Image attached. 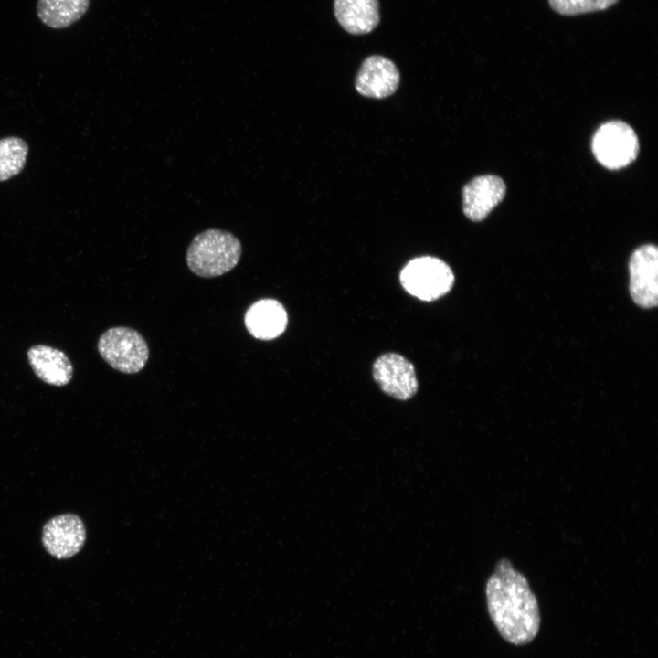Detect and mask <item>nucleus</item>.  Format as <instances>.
I'll use <instances>...</instances> for the list:
<instances>
[{"label":"nucleus","instance_id":"nucleus-1","mask_svg":"<svg viewBox=\"0 0 658 658\" xmlns=\"http://www.w3.org/2000/svg\"><path fill=\"white\" fill-rule=\"evenodd\" d=\"M489 616L500 635L514 645L531 642L540 628L537 600L526 578L501 559L486 583Z\"/></svg>","mask_w":658,"mask_h":658},{"label":"nucleus","instance_id":"nucleus-2","mask_svg":"<svg viewBox=\"0 0 658 658\" xmlns=\"http://www.w3.org/2000/svg\"><path fill=\"white\" fill-rule=\"evenodd\" d=\"M241 252V243L235 235L210 228L194 237L186 259L193 273L203 278H214L234 269Z\"/></svg>","mask_w":658,"mask_h":658},{"label":"nucleus","instance_id":"nucleus-3","mask_svg":"<svg viewBox=\"0 0 658 658\" xmlns=\"http://www.w3.org/2000/svg\"><path fill=\"white\" fill-rule=\"evenodd\" d=\"M101 356L114 369L125 374L140 372L149 358V347L136 330L119 326L105 331L97 344Z\"/></svg>","mask_w":658,"mask_h":658},{"label":"nucleus","instance_id":"nucleus-4","mask_svg":"<svg viewBox=\"0 0 658 658\" xmlns=\"http://www.w3.org/2000/svg\"><path fill=\"white\" fill-rule=\"evenodd\" d=\"M402 287L422 301H434L445 295L454 283L451 267L440 259L422 256L409 260L400 272Z\"/></svg>","mask_w":658,"mask_h":658},{"label":"nucleus","instance_id":"nucleus-5","mask_svg":"<svg viewBox=\"0 0 658 658\" xmlns=\"http://www.w3.org/2000/svg\"><path fill=\"white\" fill-rule=\"evenodd\" d=\"M591 148L601 165L609 169H620L637 157L639 141L629 124L621 121H610L595 132Z\"/></svg>","mask_w":658,"mask_h":658},{"label":"nucleus","instance_id":"nucleus-6","mask_svg":"<svg viewBox=\"0 0 658 658\" xmlns=\"http://www.w3.org/2000/svg\"><path fill=\"white\" fill-rule=\"evenodd\" d=\"M373 377L387 395L399 399L411 398L419 383L413 364L397 353L381 355L373 364Z\"/></svg>","mask_w":658,"mask_h":658},{"label":"nucleus","instance_id":"nucleus-7","mask_svg":"<svg viewBox=\"0 0 658 658\" xmlns=\"http://www.w3.org/2000/svg\"><path fill=\"white\" fill-rule=\"evenodd\" d=\"M630 292L636 304L643 308L657 305L658 250L653 244L636 249L630 259Z\"/></svg>","mask_w":658,"mask_h":658},{"label":"nucleus","instance_id":"nucleus-8","mask_svg":"<svg viewBox=\"0 0 658 658\" xmlns=\"http://www.w3.org/2000/svg\"><path fill=\"white\" fill-rule=\"evenodd\" d=\"M85 539L84 524L73 514H63L51 518L42 531L44 547L58 559L69 558L79 553Z\"/></svg>","mask_w":658,"mask_h":658},{"label":"nucleus","instance_id":"nucleus-9","mask_svg":"<svg viewBox=\"0 0 658 658\" xmlns=\"http://www.w3.org/2000/svg\"><path fill=\"white\" fill-rule=\"evenodd\" d=\"M399 81L400 74L395 63L383 56L374 55L363 61L355 86L365 97L383 99L397 90Z\"/></svg>","mask_w":658,"mask_h":658},{"label":"nucleus","instance_id":"nucleus-10","mask_svg":"<svg viewBox=\"0 0 658 658\" xmlns=\"http://www.w3.org/2000/svg\"><path fill=\"white\" fill-rule=\"evenodd\" d=\"M506 186L494 175L474 177L462 190L464 215L472 221L483 220L504 199Z\"/></svg>","mask_w":658,"mask_h":658},{"label":"nucleus","instance_id":"nucleus-11","mask_svg":"<svg viewBox=\"0 0 658 658\" xmlns=\"http://www.w3.org/2000/svg\"><path fill=\"white\" fill-rule=\"evenodd\" d=\"M244 324L253 337L268 341L277 338L285 331L288 315L279 301L260 299L248 308Z\"/></svg>","mask_w":658,"mask_h":658},{"label":"nucleus","instance_id":"nucleus-12","mask_svg":"<svg viewBox=\"0 0 658 658\" xmlns=\"http://www.w3.org/2000/svg\"><path fill=\"white\" fill-rule=\"evenodd\" d=\"M28 362L36 376L49 385H67L73 375V366L62 351L45 345H37L27 351Z\"/></svg>","mask_w":658,"mask_h":658},{"label":"nucleus","instance_id":"nucleus-13","mask_svg":"<svg viewBox=\"0 0 658 658\" xmlns=\"http://www.w3.org/2000/svg\"><path fill=\"white\" fill-rule=\"evenodd\" d=\"M334 16L348 33L371 32L380 20L378 0H334Z\"/></svg>","mask_w":658,"mask_h":658},{"label":"nucleus","instance_id":"nucleus-14","mask_svg":"<svg viewBox=\"0 0 658 658\" xmlns=\"http://www.w3.org/2000/svg\"><path fill=\"white\" fill-rule=\"evenodd\" d=\"M90 3V0H37V15L47 27L62 29L80 20Z\"/></svg>","mask_w":658,"mask_h":658},{"label":"nucleus","instance_id":"nucleus-15","mask_svg":"<svg viewBox=\"0 0 658 658\" xmlns=\"http://www.w3.org/2000/svg\"><path fill=\"white\" fill-rule=\"evenodd\" d=\"M28 154L27 143L19 137L0 139V182L18 175L24 168Z\"/></svg>","mask_w":658,"mask_h":658},{"label":"nucleus","instance_id":"nucleus-16","mask_svg":"<svg viewBox=\"0 0 658 658\" xmlns=\"http://www.w3.org/2000/svg\"><path fill=\"white\" fill-rule=\"evenodd\" d=\"M551 7L558 14L575 16L605 10L618 0H548Z\"/></svg>","mask_w":658,"mask_h":658}]
</instances>
